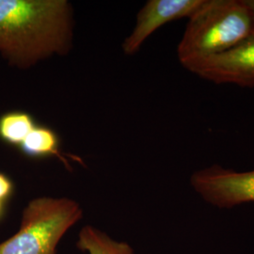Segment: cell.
I'll return each instance as SVG.
<instances>
[{
  "mask_svg": "<svg viewBox=\"0 0 254 254\" xmlns=\"http://www.w3.org/2000/svg\"><path fill=\"white\" fill-rule=\"evenodd\" d=\"M73 9L66 0H0V55L28 69L72 48Z\"/></svg>",
  "mask_w": 254,
  "mask_h": 254,
  "instance_id": "1",
  "label": "cell"
},
{
  "mask_svg": "<svg viewBox=\"0 0 254 254\" xmlns=\"http://www.w3.org/2000/svg\"><path fill=\"white\" fill-rule=\"evenodd\" d=\"M254 27L245 0H204L190 17L177 47L180 64H192L236 46Z\"/></svg>",
  "mask_w": 254,
  "mask_h": 254,
  "instance_id": "2",
  "label": "cell"
},
{
  "mask_svg": "<svg viewBox=\"0 0 254 254\" xmlns=\"http://www.w3.org/2000/svg\"><path fill=\"white\" fill-rule=\"evenodd\" d=\"M83 217L77 201L40 197L23 211L18 232L0 243V254H57L65 234Z\"/></svg>",
  "mask_w": 254,
  "mask_h": 254,
  "instance_id": "3",
  "label": "cell"
},
{
  "mask_svg": "<svg viewBox=\"0 0 254 254\" xmlns=\"http://www.w3.org/2000/svg\"><path fill=\"white\" fill-rule=\"evenodd\" d=\"M190 183L203 200L218 208L254 201V170L236 172L215 164L193 173Z\"/></svg>",
  "mask_w": 254,
  "mask_h": 254,
  "instance_id": "4",
  "label": "cell"
},
{
  "mask_svg": "<svg viewBox=\"0 0 254 254\" xmlns=\"http://www.w3.org/2000/svg\"><path fill=\"white\" fill-rule=\"evenodd\" d=\"M191 73L215 84L254 87V27L252 32L227 51L192 64Z\"/></svg>",
  "mask_w": 254,
  "mask_h": 254,
  "instance_id": "5",
  "label": "cell"
},
{
  "mask_svg": "<svg viewBox=\"0 0 254 254\" xmlns=\"http://www.w3.org/2000/svg\"><path fill=\"white\" fill-rule=\"evenodd\" d=\"M204 0H149L136 15V26L123 45L127 55L135 54L151 36L165 24L190 18Z\"/></svg>",
  "mask_w": 254,
  "mask_h": 254,
  "instance_id": "6",
  "label": "cell"
},
{
  "mask_svg": "<svg viewBox=\"0 0 254 254\" xmlns=\"http://www.w3.org/2000/svg\"><path fill=\"white\" fill-rule=\"evenodd\" d=\"M76 247L89 254H135L132 247L127 242L116 241L91 225L82 228Z\"/></svg>",
  "mask_w": 254,
  "mask_h": 254,
  "instance_id": "7",
  "label": "cell"
},
{
  "mask_svg": "<svg viewBox=\"0 0 254 254\" xmlns=\"http://www.w3.org/2000/svg\"><path fill=\"white\" fill-rule=\"evenodd\" d=\"M22 153L33 158L57 156L67 168V160L59 149V137L54 131L46 127H36L19 146Z\"/></svg>",
  "mask_w": 254,
  "mask_h": 254,
  "instance_id": "8",
  "label": "cell"
},
{
  "mask_svg": "<svg viewBox=\"0 0 254 254\" xmlns=\"http://www.w3.org/2000/svg\"><path fill=\"white\" fill-rule=\"evenodd\" d=\"M35 127L34 119L27 112H9L0 117V138L11 145L20 146Z\"/></svg>",
  "mask_w": 254,
  "mask_h": 254,
  "instance_id": "9",
  "label": "cell"
},
{
  "mask_svg": "<svg viewBox=\"0 0 254 254\" xmlns=\"http://www.w3.org/2000/svg\"><path fill=\"white\" fill-rule=\"evenodd\" d=\"M13 192V183L9 177L0 173V201L5 202L9 199Z\"/></svg>",
  "mask_w": 254,
  "mask_h": 254,
  "instance_id": "10",
  "label": "cell"
},
{
  "mask_svg": "<svg viewBox=\"0 0 254 254\" xmlns=\"http://www.w3.org/2000/svg\"><path fill=\"white\" fill-rule=\"evenodd\" d=\"M245 3L247 4V6L249 7L250 10H251L254 20V0H245Z\"/></svg>",
  "mask_w": 254,
  "mask_h": 254,
  "instance_id": "11",
  "label": "cell"
},
{
  "mask_svg": "<svg viewBox=\"0 0 254 254\" xmlns=\"http://www.w3.org/2000/svg\"><path fill=\"white\" fill-rule=\"evenodd\" d=\"M4 202H1L0 201V219L3 217V214H4Z\"/></svg>",
  "mask_w": 254,
  "mask_h": 254,
  "instance_id": "12",
  "label": "cell"
}]
</instances>
